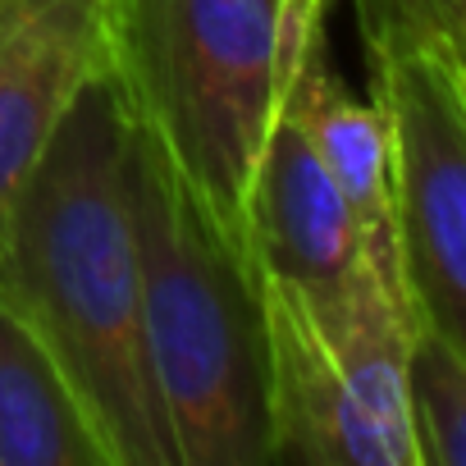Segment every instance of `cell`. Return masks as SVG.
<instances>
[{"mask_svg":"<svg viewBox=\"0 0 466 466\" xmlns=\"http://www.w3.org/2000/svg\"><path fill=\"white\" fill-rule=\"evenodd\" d=\"M393 142V219L407 311L466 357V69L452 37L370 65Z\"/></svg>","mask_w":466,"mask_h":466,"instance_id":"obj_5","label":"cell"},{"mask_svg":"<svg viewBox=\"0 0 466 466\" xmlns=\"http://www.w3.org/2000/svg\"><path fill=\"white\" fill-rule=\"evenodd\" d=\"M316 5H325V10H329V5H334V0H316Z\"/></svg>","mask_w":466,"mask_h":466,"instance_id":"obj_14","label":"cell"},{"mask_svg":"<svg viewBox=\"0 0 466 466\" xmlns=\"http://www.w3.org/2000/svg\"><path fill=\"white\" fill-rule=\"evenodd\" d=\"M248 257L261 279L284 284L307 302H334L370 270L357 215L289 96L252 174Z\"/></svg>","mask_w":466,"mask_h":466,"instance_id":"obj_6","label":"cell"},{"mask_svg":"<svg viewBox=\"0 0 466 466\" xmlns=\"http://www.w3.org/2000/svg\"><path fill=\"white\" fill-rule=\"evenodd\" d=\"M0 466H110L42 334L0 298Z\"/></svg>","mask_w":466,"mask_h":466,"instance_id":"obj_9","label":"cell"},{"mask_svg":"<svg viewBox=\"0 0 466 466\" xmlns=\"http://www.w3.org/2000/svg\"><path fill=\"white\" fill-rule=\"evenodd\" d=\"M320 37L316 0H106L110 83L243 252L257 160Z\"/></svg>","mask_w":466,"mask_h":466,"instance_id":"obj_3","label":"cell"},{"mask_svg":"<svg viewBox=\"0 0 466 466\" xmlns=\"http://www.w3.org/2000/svg\"><path fill=\"white\" fill-rule=\"evenodd\" d=\"M266 284L275 466H420L407 352V302L366 270L343 298L307 302Z\"/></svg>","mask_w":466,"mask_h":466,"instance_id":"obj_4","label":"cell"},{"mask_svg":"<svg viewBox=\"0 0 466 466\" xmlns=\"http://www.w3.org/2000/svg\"><path fill=\"white\" fill-rule=\"evenodd\" d=\"M128 133L119 87L92 78L10 206L0 298L65 366L110 466H178L142 339Z\"/></svg>","mask_w":466,"mask_h":466,"instance_id":"obj_1","label":"cell"},{"mask_svg":"<svg viewBox=\"0 0 466 466\" xmlns=\"http://www.w3.org/2000/svg\"><path fill=\"white\" fill-rule=\"evenodd\" d=\"M461 10L466 0H352L357 33L370 65L402 56L411 46L452 37L461 24Z\"/></svg>","mask_w":466,"mask_h":466,"instance_id":"obj_11","label":"cell"},{"mask_svg":"<svg viewBox=\"0 0 466 466\" xmlns=\"http://www.w3.org/2000/svg\"><path fill=\"white\" fill-rule=\"evenodd\" d=\"M128 201L142 339L178 466H275L270 325L257 261L201 210L137 124L128 133Z\"/></svg>","mask_w":466,"mask_h":466,"instance_id":"obj_2","label":"cell"},{"mask_svg":"<svg viewBox=\"0 0 466 466\" xmlns=\"http://www.w3.org/2000/svg\"><path fill=\"white\" fill-rule=\"evenodd\" d=\"M452 42H466V10H461V24H457V33H452Z\"/></svg>","mask_w":466,"mask_h":466,"instance_id":"obj_12","label":"cell"},{"mask_svg":"<svg viewBox=\"0 0 466 466\" xmlns=\"http://www.w3.org/2000/svg\"><path fill=\"white\" fill-rule=\"evenodd\" d=\"M106 74V0H0V238L74 96Z\"/></svg>","mask_w":466,"mask_h":466,"instance_id":"obj_7","label":"cell"},{"mask_svg":"<svg viewBox=\"0 0 466 466\" xmlns=\"http://www.w3.org/2000/svg\"><path fill=\"white\" fill-rule=\"evenodd\" d=\"M457 46V56H461V69H466V42H452Z\"/></svg>","mask_w":466,"mask_h":466,"instance_id":"obj_13","label":"cell"},{"mask_svg":"<svg viewBox=\"0 0 466 466\" xmlns=\"http://www.w3.org/2000/svg\"><path fill=\"white\" fill-rule=\"evenodd\" d=\"M289 106L307 124L325 169L343 187L357 228H361V252L370 270L407 302L402 293V270H398V219H393V142H389V119L380 101H361L348 92V83L329 69L325 37L302 56L293 83H289Z\"/></svg>","mask_w":466,"mask_h":466,"instance_id":"obj_8","label":"cell"},{"mask_svg":"<svg viewBox=\"0 0 466 466\" xmlns=\"http://www.w3.org/2000/svg\"><path fill=\"white\" fill-rule=\"evenodd\" d=\"M407 407L420 466H466V357L439 334H411Z\"/></svg>","mask_w":466,"mask_h":466,"instance_id":"obj_10","label":"cell"}]
</instances>
